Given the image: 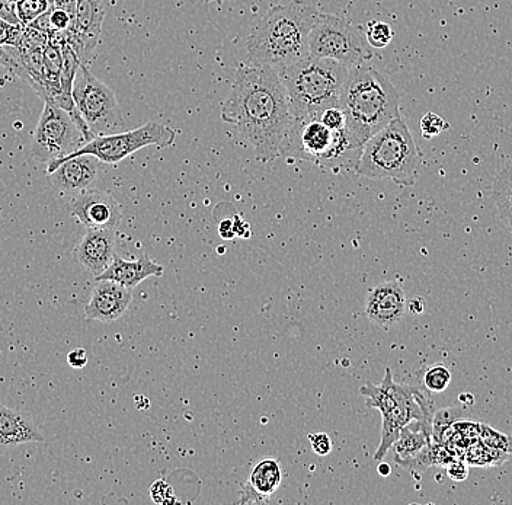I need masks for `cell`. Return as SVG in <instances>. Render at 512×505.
<instances>
[{"label": "cell", "instance_id": "e575fe53", "mask_svg": "<svg viewBox=\"0 0 512 505\" xmlns=\"http://www.w3.org/2000/svg\"><path fill=\"white\" fill-rule=\"evenodd\" d=\"M219 233L223 239L235 238L236 232H235V223H233V220H229V219L223 220V222L220 223V226H219Z\"/></svg>", "mask_w": 512, "mask_h": 505}, {"label": "cell", "instance_id": "d6a6232c", "mask_svg": "<svg viewBox=\"0 0 512 505\" xmlns=\"http://www.w3.org/2000/svg\"><path fill=\"white\" fill-rule=\"evenodd\" d=\"M67 363L73 369H83L88 364V354L85 348H75L67 354Z\"/></svg>", "mask_w": 512, "mask_h": 505}, {"label": "cell", "instance_id": "f1b7e54d", "mask_svg": "<svg viewBox=\"0 0 512 505\" xmlns=\"http://www.w3.org/2000/svg\"><path fill=\"white\" fill-rule=\"evenodd\" d=\"M319 120L322 121L326 127L335 131L345 130V126H347V118H345L344 111H342L339 105L338 107H331L323 111V113L320 114Z\"/></svg>", "mask_w": 512, "mask_h": 505}, {"label": "cell", "instance_id": "d6986e66", "mask_svg": "<svg viewBox=\"0 0 512 505\" xmlns=\"http://www.w3.org/2000/svg\"><path fill=\"white\" fill-rule=\"evenodd\" d=\"M62 67V44L53 33L44 50V102L51 101L59 105L62 99Z\"/></svg>", "mask_w": 512, "mask_h": 505}, {"label": "cell", "instance_id": "9a60e30c", "mask_svg": "<svg viewBox=\"0 0 512 505\" xmlns=\"http://www.w3.org/2000/svg\"><path fill=\"white\" fill-rule=\"evenodd\" d=\"M114 257V229H88L75 248V261L95 278L110 267Z\"/></svg>", "mask_w": 512, "mask_h": 505}, {"label": "cell", "instance_id": "4dcf8cb0", "mask_svg": "<svg viewBox=\"0 0 512 505\" xmlns=\"http://www.w3.org/2000/svg\"><path fill=\"white\" fill-rule=\"evenodd\" d=\"M150 492H152L153 501L158 504H174L178 501L174 491L165 481H156Z\"/></svg>", "mask_w": 512, "mask_h": 505}, {"label": "cell", "instance_id": "52a82bcc", "mask_svg": "<svg viewBox=\"0 0 512 505\" xmlns=\"http://www.w3.org/2000/svg\"><path fill=\"white\" fill-rule=\"evenodd\" d=\"M352 150L347 131H335L326 127L319 118L294 120L288 133L284 156H294L300 161L316 163L325 168L341 165Z\"/></svg>", "mask_w": 512, "mask_h": 505}, {"label": "cell", "instance_id": "4fadbf2b", "mask_svg": "<svg viewBox=\"0 0 512 505\" xmlns=\"http://www.w3.org/2000/svg\"><path fill=\"white\" fill-rule=\"evenodd\" d=\"M408 309L405 292L398 281H386L374 287L367 296L368 321L383 329L398 325Z\"/></svg>", "mask_w": 512, "mask_h": 505}, {"label": "cell", "instance_id": "ac0fdd59", "mask_svg": "<svg viewBox=\"0 0 512 505\" xmlns=\"http://www.w3.org/2000/svg\"><path fill=\"white\" fill-rule=\"evenodd\" d=\"M163 274L162 265L156 264L152 258L147 255H140L136 260H124L115 254L114 261L111 262L110 267L96 277V280H111L114 283L121 284V286L134 289L139 286L142 281L149 277H160Z\"/></svg>", "mask_w": 512, "mask_h": 505}, {"label": "cell", "instance_id": "f546056e", "mask_svg": "<svg viewBox=\"0 0 512 505\" xmlns=\"http://www.w3.org/2000/svg\"><path fill=\"white\" fill-rule=\"evenodd\" d=\"M73 21H75V17L69 14L66 9L54 6L50 11V24L53 33H63V31L69 30L73 25Z\"/></svg>", "mask_w": 512, "mask_h": 505}, {"label": "cell", "instance_id": "9c48e42d", "mask_svg": "<svg viewBox=\"0 0 512 505\" xmlns=\"http://www.w3.org/2000/svg\"><path fill=\"white\" fill-rule=\"evenodd\" d=\"M86 143L88 139L69 111L54 102H44L43 114L31 145V155L35 161L48 165L72 155Z\"/></svg>", "mask_w": 512, "mask_h": 505}, {"label": "cell", "instance_id": "f35d334b", "mask_svg": "<svg viewBox=\"0 0 512 505\" xmlns=\"http://www.w3.org/2000/svg\"><path fill=\"white\" fill-rule=\"evenodd\" d=\"M48 2H50L51 5L56 6V0H48Z\"/></svg>", "mask_w": 512, "mask_h": 505}, {"label": "cell", "instance_id": "603a6c76", "mask_svg": "<svg viewBox=\"0 0 512 505\" xmlns=\"http://www.w3.org/2000/svg\"><path fill=\"white\" fill-rule=\"evenodd\" d=\"M464 414L466 409L460 407L444 408L435 412L432 418V443L440 444L451 425L462 420Z\"/></svg>", "mask_w": 512, "mask_h": 505}, {"label": "cell", "instance_id": "484cf974", "mask_svg": "<svg viewBox=\"0 0 512 505\" xmlns=\"http://www.w3.org/2000/svg\"><path fill=\"white\" fill-rule=\"evenodd\" d=\"M393 35L395 34H393L392 27L386 22H368L366 38L371 49H386L392 43Z\"/></svg>", "mask_w": 512, "mask_h": 505}, {"label": "cell", "instance_id": "4316f807", "mask_svg": "<svg viewBox=\"0 0 512 505\" xmlns=\"http://www.w3.org/2000/svg\"><path fill=\"white\" fill-rule=\"evenodd\" d=\"M419 127H421L422 137L430 140L440 136L444 130L450 129V124L438 114L427 113L419 121Z\"/></svg>", "mask_w": 512, "mask_h": 505}, {"label": "cell", "instance_id": "5bb4252c", "mask_svg": "<svg viewBox=\"0 0 512 505\" xmlns=\"http://www.w3.org/2000/svg\"><path fill=\"white\" fill-rule=\"evenodd\" d=\"M131 290L133 289H128L111 280H96L91 299L85 308L86 319L104 322V324L118 321L127 312L133 300Z\"/></svg>", "mask_w": 512, "mask_h": 505}, {"label": "cell", "instance_id": "ba28073f", "mask_svg": "<svg viewBox=\"0 0 512 505\" xmlns=\"http://www.w3.org/2000/svg\"><path fill=\"white\" fill-rule=\"evenodd\" d=\"M73 101L92 136H107L126 129L114 91L92 75L86 65L79 67L73 83Z\"/></svg>", "mask_w": 512, "mask_h": 505}, {"label": "cell", "instance_id": "836d02e7", "mask_svg": "<svg viewBox=\"0 0 512 505\" xmlns=\"http://www.w3.org/2000/svg\"><path fill=\"white\" fill-rule=\"evenodd\" d=\"M448 476L454 481H463V479L467 478V468L464 466L463 462H454L451 463L450 468H448Z\"/></svg>", "mask_w": 512, "mask_h": 505}, {"label": "cell", "instance_id": "2e32d148", "mask_svg": "<svg viewBox=\"0 0 512 505\" xmlns=\"http://www.w3.org/2000/svg\"><path fill=\"white\" fill-rule=\"evenodd\" d=\"M40 428L30 415L16 411L0 402V455L28 443H43Z\"/></svg>", "mask_w": 512, "mask_h": 505}, {"label": "cell", "instance_id": "1f68e13d", "mask_svg": "<svg viewBox=\"0 0 512 505\" xmlns=\"http://www.w3.org/2000/svg\"><path fill=\"white\" fill-rule=\"evenodd\" d=\"M313 452L319 456H328L332 452V440L326 433L309 434Z\"/></svg>", "mask_w": 512, "mask_h": 505}, {"label": "cell", "instance_id": "7402d4cb", "mask_svg": "<svg viewBox=\"0 0 512 505\" xmlns=\"http://www.w3.org/2000/svg\"><path fill=\"white\" fill-rule=\"evenodd\" d=\"M492 198L499 219L512 233V162L507 163L496 175Z\"/></svg>", "mask_w": 512, "mask_h": 505}, {"label": "cell", "instance_id": "30bf717a", "mask_svg": "<svg viewBox=\"0 0 512 505\" xmlns=\"http://www.w3.org/2000/svg\"><path fill=\"white\" fill-rule=\"evenodd\" d=\"M175 131L163 124H144L136 130L121 131V133L107 134V136L94 137L91 142L80 147L66 158H75L80 155H92L105 165H117L133 153L147 146L169 147L174 145ZM60 161V159H59Z\"/></svg>", "mask_w": 512, "mask_h": 505}, {"label": "cell", "instance_id": "8992f818", "mask_svg": "<svg viewBox=\"0 0 512 505\" xmlns=\"http://www.w3.org/2000/svg\"><path fill=\"white\" fill-rule=\"evenodd\" d=\"M310 56L350 67L366 65L373 57L366 35L336 15L318 14L309 35Z\"/></svg>", "mask_w": 512, "mask_h": 505}, {"label": "cell", "instance_id": "83f0119b", "mask_svg": "<svg viewBox=\"0 0 512 505\" xmlns=\"http://www.w3.org/2000/svg\"><path fill=\"white\" fill-rule=\"evenodd\" d=\"M24 28L22 25L11 24L6 19L0 18V47L18 46Z\"/></svg>", "mask_w": 512, "mask_h": 505}, {"label": "cell", "instance_id": "5b68a950", "mask_svg": "<svg viewBox=\"0 0 512 505\" xmlns=\"http://www.w3.org/2000/svg\"><path fill=\"white\" fill-rule=\"evenodd\" d=\"M419 159L421 152L405 118L400 114L363 146L355 172L360 177L373 180L414 185Z\"/></svg>", "mask_w": 512, "mask_h": 505}, {"label": "cell", "instance_id": "cb8c5ba5", "mask_svg": "<svg viewBox=\"0 0 512 505\" xmlns=\"http://www.w3.org/2000/svg\"><path fill=\"white\" fill-rule=\"evenodd\" d=\"M53 8L54 6L48 0H18L15 3V14L22 27H28L35 19Z\"/></svg>", "mask_w": 512, "mask_h": 505}, {"label": "cell", "instance_id": "d590c367", "mask_svg": "<svg viewBox=\"0 0 512 505\" xmlns=\"http://www.w3.org/2000/svg\"><path fill=\"white\" fill-rule=\"evenodd\" d=\"M408 308L414 313H422V310H424L421 299L411 300V302L408 303Z\"/></svg>", "mask_w": 512, "mask_h": 505}, {"label": "cell", "instance_id": "277c9868", "mask_svg": "<svg viewBox=\"0 0 512 505\" xmlns=\"http://www.w3.org/2000/svg\"><path fill=\"white\" fill-rule=\"evenodd\" d=\"M350 70L335 60L312 56L278 70L294 120L319 118L328 108L338 107Z\"/></svg>", "mask_w": 512, "mask_h": 505}, {"label": "cell", "instance_id": "e0dca14e", "mask_svg": "<svg viewBox=\"0 0 512 505\" xmlns=\"http://www.w3.org/2000/svg\"><path fill=\"white\" fill-rule=\"evenodd\" d=\"M281 482H283V471L280 463L272 457H265L261 462L256 463L248 481L242 484L240 504L268 503L280 488Z\"/></svg>", "mask_w": 512, "mask_h": 505}, {"label": "cell", "instance_id": "8d00e7d4", "mask_svg": "<svg viewBox=\"0 0 512 505\" xmlns=\"http://www.w3.org/2000/svg\"><path fill=\"white\" fill-rule=\"evenodd\" d=\"M377 471H379V475L382 476H389L390 473H392V469H390V466L387 465V463H380L379 468H377Z\"/></svg>", "mask_w": 512, "mask_h": 505}, {"label": "cell", "instance_id": "8fae6325", "mask_svg": "<svg viewBox=\"0 0 512 505\" xmlns=\"http://www.w3.org/2000/svg\"><path fill=\"white\" fill-rule=\"evenodd\" d=\"M102 162L92 155L60 159L47 165V178L51 187L62 194L78 196L91 190L101 174Z\"/></svg>", "mask_w": 512, "mask_h": 505}, {"label": "cell", "instance_id": "7c38bea8", "mask_svg": "<svg viewBox=\"0 0 512 505\" xmlns=\"http://www.w3.org/2000/svg\"><path fill=\"white\" fill-rule=\"evenodd\" d=\"M69 210L86 229H115L123 219L117 200L110 194L92 188L73 198Z\"/></svg>", "mask_w": 512, "mask_h": 505}, {"label": "cell", "instance_id": "ffe728a7", "mask_svg": "<svg viewBox=\"0 0 512 505\" xmlns=\"http://www.w3.org/2000/svg\"><path fill=\"white\" fill-rule=\"evenodd\" d=\"M104 18V0H76L75 21L70 28H73L76 33L99 41Z\"/></svg>", "mask_w": 512, "mask_h": 505}, {"label": "cell", "instance_id": "74e56055", "mask_svg": "<svg viewBox=\"0 0 512 505\" xmlns=\"http://www.w3.org/2000/svg\"><path fill=\"white\" fill-rule=\"evenodd\" d=\"M206 2H214L217 3V5H222V3L226 2V0H206Z\"/></svg>", "mask_w": 512, "mask_h": 505}, {"label": "cell", "instance_id": "6da1fadb", "mask_svg": "<svg viewBox=\"0 0 512 505\" xmlns=\"http://www.w3.org/2000/svg\"><path fill=\"white\" fill-rule=\"evenodd\" d=\"M222 120L235 126L258 161L271 162L284 156L294 118L278 70L242 63L223 104Z\"/></svg>", "mask_w": 512, "mask_h": 505}, {"label": "cell", "instance_id": "3957f363", "mask_svg": "<svg viewBox=\"0 0 512 505\" xmlns=\"http://www.w3.org/2000/svg\"><path fill=\"white\" fill-rule=\"evenodd\" d=\"M339 107L347 118L352 150H361L368 140L400 115L399 94L379 70L367 65L352 67Z\"/></svg>", "mask_w": 512, "mask_h": 505}, {"label": "cell", "instance_id": "d4e9b609", "mask_svg": "<svg viewBox=\"0 0 512 505\" xmlns=\"http://www.w3.org/2000/svg\"><path fill=\"white\" fill-rule=\"evenodd\" d=\"M451 383V372L446 364H434L424 376V385L428 392L441 393L446 391Z\"/></svg>", "mask_w": 512, "mask_h": 505}, {"label": "cell", "instance_id": "7a4b0ae2", "mask_svg": "<svg viewBox=\"0 0 512 505\" xmlns=\"http://www.w3.org/2000/svg\"><path fill=\"white\" fill-rule=\"evenodd\" d=\"M318 14L303 2L271 8L246 41L248 63L280 70L309 57L310 30Z\"/></svg>", "mask_w": 512, "mask_h": 505}, {"label": "cell", "instance_id": "44dd1931", "mask_svg": "<svg viewBox=\"0 0 512 505\" xmlns=\"http://www.w3.org/2000/svg\"><path fill=\"white\" fill-rule=\"evenodd\" d=\"M431 441V437L425 433L419 421H416L414 427L409 424L400 431L398 440L392 446L396 463L403 466L409 460L415 459L428 444H432Z\"/></svg>", "mask_w": 512, "mask_h": 505}]
</instances>
